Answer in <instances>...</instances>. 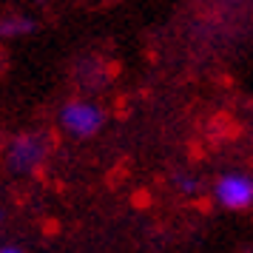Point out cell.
<instances>
[{
	"label": "cell",
	"instance_id": "1",
	"mask_svg": "<svg viewBox=\"0 0 253 253\" xmlns=\"http://www.w3.org/2000/svg\"><path fill=\"white\" fill-rule=\"evenodd\" d=\"M60 128L74 139H91L97 137L105 126V111L103 105L91 100H69L57 114Z\"/></svg>",
	"mask_w": 253,
	"mask_h": 253
},
{
	"label": "cell",
	"instance_id": "2",
	"mask_svg": "<svg viewBox=\"0 0 253 253\" xmlns=\"http://www.w3.org/2000/svg\"><path fill=\"white\" fill-rule=\"evenodd\" d=\"M48 157V142L43 134H17L6 145V162L14 173H32Z\"/></svg>",
	"mask_w": 253,
	"mask_h": 253
},
{
	"label": "cell",
	"instance_id": "3",
	"mask_svg": "<svg viewBox=\"0 0 253 253\" xmlns=\"http://www.w3.org/2000/svg\"><path fill=\"white\" fill-rule=\"evenodd\" d=\"M211 191H213V199L228 211H245L253 205V176H248V173H222V176H216Z\"/></svg>",
	"mask_w": 253,
	"mask_h": 253
},
{
	"label": "cell",
	"instance_id": "4",
	"mask_svg": "<svg viewBox=\"0 0 253 253\" xmlns=\"http://www.w3.org/2000/svg\"><path fill=\"white\" fill-rule=\"evenodd\" d=\"M35 32V20L29 14H17V12H6L0 14V40H17Z\"/></svg>",
	"mask_w": 253,
	"mask_h": 253
},
{
	"label": "cell",
	"instance_id": "5",
	"mask_svg": "<svg viewBox=\"0 0 253 253\" xmlns=\"http://www.w3.org/2000/svg\"><path fill=\"white\" fill-rule=\"evenodd\" d=\"M176 185H179V191H185V194H194L199 182H196L194 176H176Z\"/></svg>",
	"mask_w": 253,
	"mask_h": 253
},
{
	"label": "cell",
	"instance_id": "6",
	"mask_svg": "<svg viewBox=\"0 0 253 253\" xmlns=\"http://www.w3.org/2000/svg\"><path fill=\"white\" fill-rule=\"evenodd\" d=\"M0 253H23V251L14 248V245H0Z\"/></svg>",
	"mask_w": 253,
	"mask_h": 253
},
{
	"label": "cell",
	"instance_id": "7",
	"mask_svg": "<svg viewBox=\"0 0 253 253\" xmlns=\"http://www.w3.org/2000/svg\"><path fill=\"white\" fill-rule=\"evenodd\" d=\"M0 222H3V211H0Z\"/></svg>",
	"mask_w": 253,
	"mask_h": 253
}]
</instances>
